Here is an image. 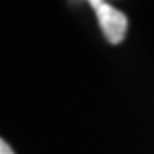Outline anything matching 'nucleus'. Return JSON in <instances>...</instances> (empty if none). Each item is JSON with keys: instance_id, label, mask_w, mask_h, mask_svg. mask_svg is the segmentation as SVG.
Wrapping results in <instances>:
<instances>
[{"instance_id": "obj_1", "label": "nucleus", "mask_w": 154, "mask_h": 154, "mask_svg": "<svg viewBox=\"0 0 154 154\" xmlns=\"http://www.w3.org/2000/svg\"><path fill=\"white\" fill-rule=\"evenodd\" d=\"M93 7L94 14L98 17V22L101 26V31L105 38L111 45H118L125 38L127 29H128V19L123 12L111 7L105 0H86Z\"/></svg>"}, {"instance_id": "obj_2", "label": "nucleus", "mask_w": 154, "mask_h": 154, "mask_svg": "<svg viewBox=\"0 0 154 154\" xmlns=\"http://www.w3.org/2000/svg\"><path fill=\"white\" fill-rule=\"evenodd\" d=\"M0 154H14V151L11 149V146H9L4 139H0Z\"/></svg>"}]
</instances>
